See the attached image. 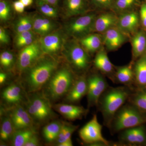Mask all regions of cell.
<instances>
[{
    "instance_id": "37",
    "label": "cell",
    "mask_w": 146,
    "mask_h": 146,
    "mask_svg": "<svg viewBox=\"0 0 146 146\" xmlns=\"http://www.w3.org/2000/svg\"><path fill=\"white\" fill-rule=\"evenodd\" d=\"M91 4L100 9H112L115 0H90Z\"/></svg>"
},
{
    "instance_id": "13",
    "label": "cell",
    "mask_w": 146,
    "mask_h": 146,
    "mask_svg": "<svg viewBox=\"0 0 146 146\" xmlns=\"http://www.w3.org/2000/svg\"><path fill=\"white\" fill-rule=\"evenodd\" d=\"M39 43L43 53L52 56L62 48L64 38L61 32L56 31L43 36Z\"/></svg>"
},
{
    "instance_id": "28",
    "label": "cell",
    "mask_w": 146,
    "mask_h": 146,
    "mask_svg": "<svg viewBox=\"0 0 146 146\" xmlns=\"http://www.w3.org/2000/svg\"><path fill=\"white\" fill-rule=\"evenodd\" d=\"M2 119L0 138L3 142H6L11 140L16 130L9 115L3 117Z\"/></svg>"
},
{
    "instance_id": "6",
    "label": "cell",
    "mask_w": 146,
    "mask_h": 146,
    "mask_svg": "<svg viewBox=\"0 0 146 146\" xmlns=\"http://www.w3.org/2000/svg\"><path fill=\"white\" fill-rule=\"evenodd\" d=\"M102 129V125L99 123L97 115H95L79 130V135L83 142L90 145L108 146L112 144L115 145L111 143L103 137Z\"/></svg>"
},
{
    "instance_id": "12",
    "label": "cell",
    "mask_w": 146,
    "mask_h": 146,
    "mask_svg": "<svg viewBox=\"0 0 146 146\" xmlns=\"http://www.w3.org/2000/svg\"><path fill=\"white\" fill-rule=\"evenodd\" d=\"M119 145L136 146L146 143V129L144 125L121 131Z\"/></svg>"
},
{
    "instance_id": "20",
    "label": "cell",
    "mask_w": 146,
    "mask_h": 146,
    "mask_svg": "<svg viewBox=\"0 0 146 146\" xmlns=\"http://www.w3.org/2000/svg\"><path fill=\"white\" fill-rule=\"evenodd\" d=\"M94 64L95 67L98 70L107 76L114 82L115 72L114 67L105 51L101 50L98 52L95 56Z\"/></svg>"
},
{
    "instance_id": "3",
    "label": "cell",
    "mask_w": 146,
    "mask_h": 146,
    "mask_svg": "<svg viewBox=\"0 0 146 146\" xmlns=\"http://www.w3.org/2000/svg\"><path fill=\"white\" fill-rule=\"evenodd\" d=\"M146 123V112L129 102L124 104L116 112L109 129L113 134Z\"/></svg>"
},
{
    "instance_id": "35",
    "label": "cell",
    "mask_w": 146,
    "mask_h": 146,
    "mask_svg": "<svg viewBox=\"0 0 146 146\" xmlns=\"http://www.w3.org/2000/svg\"><path fill=\"white\" fill-rule=\"evenodd\" d=\"M32 29L35 33L42 36L47 35V32L42 22L41 16H36L33 18Z\"/></svg>"
},
{
    "instance_id": "32",
    "label": "cell",
    "mask_w": 146,
    "mask_h": 146,
    "mask_svg": "<svg viewBox=\"0 0 146 146\" xmlns=\"http://www.w3.org/2000/svg\"><path fill=\"white\" fill-rule=\"evenodd\" d=\"M140 0H115L113 9L121 12H126L140 3Z\"/></svg>"
},
{
    "instance_id": "18",
    "label": "cell",
    "mask_w": 146,
    "mask_h": 146,
    "mask_svg": "<svg viewBox=\"0 0 146 146\" xmlns=\"http://www.w3.org/2000/svg\"><path fill=\"white\" fill-rule=\"evenodd\" d=\"M54 108L64 118L70 121L80 119L88 112V110L82 106L71 104H58Z\"/></svg>"
},
{
    "instance_id": "31",
    "label": "cell",
    "mask_w": 146,
    "mask_h": 146,
    "mask_svg": "<svg viewBox=\"0 0 146 146\" xmlns=\"http://www.w3.org/2000/svg\"><path fill=\"white\" fill-rule=\"evenodd\" d=\"M33 18L31 16H21L16 21L14 29L16 33L30 31L33 29Z\"/></svg>"
},
{
    "instance_id": "23",
    "label": "cell",
    "mask_w": 146,
    "mask_h": 146,
    "mask_svg": "<svg viewBox=\"0 0 146 146\" xmlns=\"http://www.w3.org/2000/svg\"><path fill=\"white\" fill-rule=\"evenodd\" d=\"M135 83L139 88H146V54L143 55L133 68Z\"/></svg>"
},
{
    "instance_id": "44",
    "label": "cell",
    "mask_w": 146,
    "mask_h": 146,
    "mask_svg": "<svg viewBox=\"0 0 146 146\" xmlns=\"http://www.w3.org/2000/svg\"><path fill=\"white\" fill-rule=\"evenodd\" d=\"M36 1H41L50 4L53 6L57 7L58 5V3H59V0H36Z\"/></svg>"
},
{
    "instance_id": "36",
    "label": "cell",
    "mask_w": 146,
    "mask_h": 146,
    "mask_svg": "<svg viewBox=\"0 0 146 146\" xmlns=\"http://www.w3.org/2000/svg\"><path fill=\"white\" fill-rule=\"evenodd\" d=\"M78 128V126L70 124L65 123V132L63 136L60 138H57V145L63 143L67 140L71 138V136L73 133Z\"/></svg>"
},
{
    "instance_id": "24",
    "label": "cell",
    "mask_w": 146,
    "mask_h": 146,
    "mask_svg": "<svg viewBox=\"0 0 146 146\" xmlns=\"http://www.w3.org/2000/svg\"><path fill=\"white\" fill-rule=\"evenodd\" d=\"M133 58L136 59L143 55L146 50V33L145 32H138L131 40Z\"/></svg>"
},
{
    "instance_id": "45",
    "label": "cell",
    "mask_w": 146,
    "mask_h": 146,
    "mask_svg": "<svg viewBox=\"0 0 146 146\" xmlns=\"http://www.w3.org/2000/svg\"><path fill=\"white\" fill-rule=\"evenodd\" d=\"M7 77V76L5 73L3 72L0 73V84H1V85L4 83L6 80Z\"/></svg>"
},
{
    "instance_id": "25",
    "label": "cell",
    "mask_w": 146,
    "mask_h": 146,
    "mask_svg": "<svg viewBox=\"0 0 146 146\" xmlns=\"http://www.w3.org/2000/svg\"><path fill=\"white\" fill-rule=\"evenodd\" d=\"M35 133L36 131L34 127L15 131L11 139L12 145L24 146L29 139Z\"/></svg>"
},
{
    "instance_id": "7",
    "label": "cell",
    "mask_w": 146,
    "mask_h": 146,
    "mask_svg": "<svg viewBox=\"0 0 146 146\" xmlns=\"http://www.w3.org/2000/svg\"><path fill=\"white\" fill-rule=\"evenodd\" d=\"M64 46L65 57L73 69L78 72L87 70L90 65V58L83 48L75 42H68Z\"/></svg>"
},
{
    "instance_id": "47",
    "label": "cell",
    "mask_w": 146,
    "mask_h": 146,
    "mask_svg": "<svg viewBox=\"0 0 146 146\" xmlns=\"http://www.w3.org/2000/svg\"><path fill=\"white\" fill-rule=\"evenodd\" d=\"M19 1H21L26 7L31 5L33 2V0H19Z\"/></svg>"
},
{
    "instance_id": "39",
    "label": "cell",
    "mask_w": 146,
    "mask_h": 146,
    "mask_svg": "<svg viewBox=\"0 0 146 146\" xmlns=\"http://www.w3.org/2000/svg\"><path fill=\"white\" fill-rule=\"evenodd\" d=\"M35 37H32V38H28V39H23V40H20V41H16V46L18 48L25 47L28 45L31 44L35 42Z\"/></svg>"
},
{
    "instance_id": "8",
    "label": "cell",
    "mask_w": 146,
    "mask_h": 146,
    "mask_svg": "<svg viewBox=\"0 0 146 146\" xmlns=\"http://www.w3.org/2000/svg\"><path fill=\"white\" fill-rule=\"evenodd\" d=\"M97 14L90 12L71 20L66 24L65 31L70 36L81 39L92 32L94 21Z\"/></svg>"
},
{
    "instance_id": "2",
    "label": "cell",
    "mask_w": 146,
    "mask_h": 146,
    "mask_svg": "<svg viewBox=\"0 0 146 146\" xmlns=\"http://www.w3.org/2000/svg\"><path fill=\"white\" fill-rule=\"evenodd\" d=\"M133 90L124 85L109 86L103 93L97 106L102 115L105 126L109 128L116 112L128 100Z\"/></svg>"
},
{
    "instance_id": "41",
    "label": "cell",
    "mask_w": 146,
    "mask_h": 146,
    "mask_svg": "<svg viewBox=\"0 0 146 146\" xmlns=\"http://www.w3.org/2000/svg\"><path fill=\"white\" fill-rule=\"evenodd\" d=\"M140 17L143 26L146 28V2L141 5Z\"/></svg>"
},
{
    "instance_id": "40",
    "label": "cell",
    "mask_w": 146,
    "mask_h": 146,
    "mask_svg": "<svg viewBox=\"0 0 146 146\" xmlns=\"http://www.w3.org/2000/svg\"><path fill=\"white\" fill-rule=\"evenodd\" d=\"M9 39L7 33L4 29L0 28V42L2 44H7L9 43Z\"/></svg>"
},
{
    "instance_id": "43",
    "label": "cell",
    "mask_w": 146,
    "mask_h": 146,
    "mask_svg": "<svg viewBox=\"0 0 146 146\" xmlns=\"http://www.w3.org/2000/svg\"><path fill=\"white\" fill-rule=\"evenodd\" d=\"M13 5L14 10L19 13H23L25 11V7H26L19 0L14 2Z\"/></svg>"
},
{
    "instance_id": "5",
    "label": "cell",
    "mask_w": 146,
    "mask_h": 146,
    "mask_svg": "<svg viewBox=\"0 0 146 146\" xmlns=\"http://www.w3.org/2000/svg\"><path fill=\"white\" fill-rule=\"evenodd\" d=\"M25 104L35 124L44 123L54 116L50 101L44 94H33Z\"/></svg>"
},
{
    "instance_id": "11",
    "label": "cell",
    "mask_w": 146,
    "mask_h": 146,
    "mask_svg": "<svg viewBox=\"0 0 146 146\" xmlns=\"http://www.w3.org/2000/svg\"><path fill=\"white\" fill-rule=\"evenodd\" d=\"M43 53L39 42H35L24 47L18 59L17 67L20 72H24L34 64Z\"/></svg>"
},
{
    "instance_id": "15",
    "label": "cell",
    "mask_w": 146,
    "mask_h": 146,
    "mask_svg": "<svg viewBox=\"0 0 146 146\" xmlns=\"http://www.w3.org/2000/svg\"><path fill=\"white\" fill-rule=\"evenodd\" d=\"M87 78L84 76L77 78L72 88L66 95L65 100L71 104H76L87 94Z\"/></svg>"
},
{
    "instance_id": "19",
    "label": "cell",
    "mask_w": 146,
    "mask_h": 146,
    "mask_svg": "<svg viewBox=\"0 0 146 146\" xmlns=\"http://www.w3.org/2000/svg\"><path fill=\"white\" fill-rule=\"evenodd\" d=\"M118 18L111 12H105L97 16L94 21L92 32L104 33L117 24Z\"/></svg>"
},
{
    "instance_id": "22",
    "label": "cell",
    "mask_w": 146,
    "mask_h": 146,
    "mask_svg": "<svg viewBox=\"0 0 146 146\" xmlns=\"http://www.w3.org/2000/svg\"><path fill=\"white\" fill-rule=\"evenodd\" d=\"M114 83H118L133 89L135 83L134 73L132 64L119 67L115 72Z\"/></svg>"
},
{
    "instance_id": "9",
    "label": "cell",
    "mask_w": 146,
    "mask_h": 146,
    "mask_svg": "<svg viewBox=\"0 0 146 146\" xmlns=\"http://www.w3.org/2000/svg\"><path fill=\"white\" fill-rule=\"evenodd\" d=\"M87 101L88 107L97 106L100 97L109 87L105 78L102 74L94 73L87 78Z\"/></svg>"
},
{
    "instance_id": "16",
    "label": "cell",
    "mask_w": 146,
    "mask_h": 146,
    "mask_svg": "<svg viewBox=\"0 0 146 146\" xmlns=\"http://www.w3.org/2000/svg\"><path fill=\"white\" fill-rule=\"evenodd\" d=\"M104 33L102 40L108 50H117L125 41L124 33L119 28L114 27L110 29Z\"/></svg>"
},
{
    "instance_id": "42",
    "label": "cell",
    "mask_w": 146,
    "mask_h": 146,
    "mask_svg": "<svg viewBox=\"0 0 146 146\" xmlns=\"http://www.w3.org/2000/svg\"><path fill=\"white\" fill-rule=\"evenodd\" d=\"M39 139L35 133L29 139L24 146H37L39 145Z\"/></svg>"
},
{
    "instance_id": "14",
    "label": "cell",
    "mask_w": 146,
    "mask_h": 146,
    "mask_svg": "<svg viewBox=\"0 0 146 146\" xmlns=\"http://www.w3.org/2000/svg\"><path fill=\"white\" fill-rule=\"evenodd\" d=\"M9 114L15 130L33 128L35 123L25 108L19 105L11 109Z\"/></svg>"
},
{
    "instance_id": "29",
    "label": "cell",
    "mask_w": 146,
    "mask_h": 146,
    "mask_svg": "<svg viewBox=\"0 0 146 146\" xmlns=\"http://www.w3.org/2000/svg\"><path fill=\"white\" fill-rule=\"evenodd\" d=\"M128 101L146 112V88H138L135 91L133 90Z\"/></svg>"
},
{
    "instance_id": "46",
    "label": "cell",
    "mask_w": 146,
    "mask_h": 146,
    "mask_svg": "<svg viewBox=\"0 0 146 146\" xmlns=\"http://www.w3.org/2000/svg\"><path fill=\"white\" fill-rule=\"evenodd\" d=\"M57 146H73L72 142V139H69L67 141L58 144Z\"/></svg>"
},
{
    "instance_id": "4",
    "label": "cell",
    "mask_w": 146,
    "mask_h": 146,
    "mask_svg": "<svg viewBox=\"0 0 146 146\" xmlns=\"http://www.w3.org/2000/svg\"><path fill=\"white\" fill-rule=\"evenodd\" d=\"M77 78L70 68L65 66L56 70L45 85L44 95L50 101H56L66 96Z\"/></svg>"
},
{
    "instance_id": "10",
    "label": "cell",
    "mask_w": 146,
    "mask_h": 146,
    "mask_svg": "<svg viewBox=\"0 0 146 146\" xmlns=\"http://www.w3.org/2000/svg\"><path fill=\"white\" fill-rule=\"evenodd\" d=\"M1 96L3 104L10 109L21 105L25 101H27L28 99V98H26L23 87L18 83L11 84L5 87L2 92Z\"/></svg>"
},
{
    "instance_id": "33",
    "label": "cell",
    "mask_w": 146,
    "mask_h": 146,
    "mask_svg": "<svg viewBox=\"0 0 146 146\" xmlns=\"http://www.w3.org/2000/svg\"><path fill=\"white\" fill-rule=\"evenodd\" d=\"M14 61V56L8 51H5L0 55V63L3 68L6 70L10 69L13 66Z\"/></svg>"
},
{
    "instance_id": "21",
    "label": "cell",
    "mask_w": 146,
    "mask_h": 146,
    "mask_svg": "<svg viewBox=\"0 0 146 146\" xmlns=\"http://www.w3.org/2000/svg\"><path fill=\"white\" fill-rule=\"evenodd\" d=\"M118 18L119 29L123 33H131L136 31L138 25L139 18L134 11H126Z\"/></svg>"
},
{
    "instance_id": "34",
    "label": "cell",
    "mask_w": 146,
    "mask_h": 146,
    "mask_svg": "<svg viewBox=\"0 0 146 146\" xmlns=\"http://www.w3.org/2000/svg\"><path fill=\"white\" fill-rule=\"evenodd\" d=\"M11 7L9 3L5 0L0 1V19L5 22L9 20L11 16Z\"/></svg>"
},
{
    "instance_id": "1",
    "label": "cell",
    "mask_w": 146,
    "mask_h": 146,
    "mask_svg": "<svg viewBox=\"0 0 146 146\" xmlns=\"http://www.w3.org/2000/svg\"><path fill=\"white\" fill-rule=\"evenodd\" d=\"M58 66V62L52 56L46 54L39 58L25 71L23 83L26 91L33 93L39 91L49 80Z\"/></svg>"
},
{
    "instance_id": "26",
    "label": "cell",
    "mask_w": 146,
    "mask_h": 146,
    "mask_svg": "<svg viewBox=\"0 0 146 146\" xmlns=\"http://www.w3.org/2000/svg\"><path fill=\"white\" fill-rule=\"evenodd\" d=\"M82 46L89 52L94 53L99 50L102 43V39L98 34L88 35L80 39Z\"/></svg>"
},
{
    "instance_id": "27",
    "label": "cell",
    "mask_w": 146,
    "mask_h": 146,
    "mask_svg": "<svg viewBox=\"0 0 146 146\" xmlns=\"http://www.w3.org/2000/svg\"><path fill=\"white\" fill-rule=\"evenodd\" d=\"M63 124L58 121H54L45 126L43 129V135L47 143H52L56 140Z\"/></svg>"
},
{
    "instance_id": "38",
    "label": "cell",
    "mask_w": 146,
    "mask_h": 146,
    "mask_svg": "<svg viewBox=\"0 0 146 146\" xmlns=\"http://www.w3.org/2000/svg\"><path fill=\"white\" fill-rule=\"evenodd\" d=\"M34 33V31L30 30L22 32L20 33H17L16 42L23 40V39L32 38V37H35Z\"/></svg>"
},
{
    "instance_id": "30",
    "label": "cell",
    "mask_w": 146,
    "mask_h": 146,
    "mask_svg": "<svg viewBox=\"0 0 146 146\" xmlns=\"http://www.w3.org/2000/svg\"><path fill=\"white\" fill-rule=\"evenodd\" d=\"M36 5L39 12L46 17L54 18H57L58 16L57 7L39 1H36Z\"/></svg>"
},
{
    "instance_id": "17",
    "label": "cell",
    "mask_w": 146,
    "mask_h": 146,
    "mask_svg": "<svg viewBox=\"0 0 146 146\" xmlns=\"http://www.w3.org/2000/svg\"><path fill=\"white\" fill-rule=\"evenodd\" d=\"M90 0H64L63 8L68 17L80 16L88 13Z\"/></svg>"
}]
</instances>
